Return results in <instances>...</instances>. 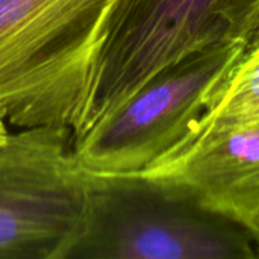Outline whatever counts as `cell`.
Here are the masks:
<instances>
[{"instance_id":"6da1fadb","label":"cell","mask_w":259,"mask_h":259,"mask_svg":"<svg viewBox=\"0 0 259 259\" xmlns=\"http://www.w3.org/2000/svg\"><path fill=\"white\" fill-rule=\"evenodd\" d=\"M256 258L250 228L184 184L138 171L85 173L83 222L64 259Z\"/></svg>"},{"instance_id":"7a4b0ae2","label":"cell","mask_w":259,"mask_h":259,"mask_svg":"<svg viewBox=\"0 0 259 259\" xmlns=\"http://www.w3.org/2000/svg\"><path fill=\"white\" fill-rule=\"evenodd\" d=\"M117 0H0V106L17 127H79Z\"/></svg>"},{"instance_id":"3957f363","label":"cell","mask_w":259,"mask_h":259,"mask_svg":"<svg viewBox=\"0 0 259 259\" xmlns=\"http://www.w3.org/2000/svg\"><path fill=\"white\" fill-rule=\"evenodd\" d=\"M244 46L222 38L147 80L124 103L73 137L85 173L146 171L187 146L209 102L231 77Z\"/></svg>"},{"instance_id":"277c9868","label":"cell","mask_w":259,"mask_h":259,"mask_svg":"<svg viewBox=\"0 0 259 259\" xmlns=\"http://www.w3.org/2000/svg\"><path fill=\"white\" fill-rule=\"evenodd\" d=\"M68 127H26L0 146V259H64L80 232L85 173Z\"/></svg>"},{"instance_id":"5b68a950","label":"cell","mask_w":259,"mask_h":259,"mask_svg":"<svg viewBox=\"0 0 259 259\" xmlns=\"http://www.w3.org/2000/svg\"><path fill=\"white\" fill-rule=\"evenodd\" d=\"M229 0H117L97 58L85 132L135 94L155 74L190 53L229 38L222 18Z\"/></svg>"},{"instance_id":"8992f818","label":"cell","mask_w":259,"mask_h":259,"mask_svg":"<svg viewBox=\"0 0 259 259\" xmlns=\"http://www.w3.org/2000/svg\"><path fill=\"white\" fill-rule=\"evenodd\" d=\"M146 171L184 184L211 209L259 231V118L209 132Z\"/></svg>"},{"instance_id":"52a82bcc","label":"cell","mask_w":259,"mask_h":259,"mask_svg":"<svg viewBox=\"0 0 259 259\" xmlns=\"http://www.w3.org/2000/svg\"><path fill=\"white\" fill-rule=\"evenodd\" d=\"M258 118L259 44H256L243 52L231 77L220 93L209 102L191 141L209 132Z\"/></svg>"},{"instance_id":"ba28073f","label":"cell","mask_w":259,"mask_h":259,"mask_svg":"<svg viewBox=\"0 0 259 259\" xmlns=\"http://www.w3.org/2000/svg\"><path fill=\"white\" fill-rule=\"evenodd\" d=\"M222 18L228 36L240 41L244 50L259 44V0H229Z\"/></svg>"},{"instance_id":"9c48e42d","label":"cell","mask_w":259,"mask_h":259,"mask_svg":"<svg viewBox=\"0 0 259 259\" xmlns=\"http://www.w3.org/2000/svg\"><path fill=\"white\" fill-rule=\"evenodd\" d=\"M9 123H8V118H6V114H5V111H3V108L0 106V146L8 140V137H9V131H8V126Z\"/></svg>"},{"instance_id":"30bf717a","label":"cell","mask_w":259,"mask_h":259,"mask_svg":"<svg viewBox=\"0 0 259 259\" xmlns=\"http://www.w3.org/2000/svg\"><path fill=\"white\" fill-rule=\"evenodd\" d=\"M256 240H258V258H259V231L256 232Z\"/></svg>"}]
</instances>
